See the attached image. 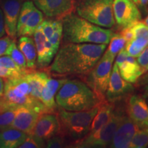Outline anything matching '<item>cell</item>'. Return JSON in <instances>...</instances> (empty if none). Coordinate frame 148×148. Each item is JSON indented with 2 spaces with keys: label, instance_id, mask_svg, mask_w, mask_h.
Returning a JSON list of instances; mask_svg holds the SVG:
<instances>
[{
  "label": "cell",
  "instance_id": "2e32d148",
  "mask_svg": "<svg viewBox=\"0 0 148 148\" xmlns=\"http://www.w3.org/2000/svg\"><path fill=\"white\" fill-rule=\"evenodd\" d=\"M33 35L37 53L36 64L40 67H45L51 63L56 53L50 42L44 35L40 25Z\"/></svg>",
  "mask_w": 148,
  "mask_h": 148
},
{
  "label": "cell",
  "instance_id": "8d00e7d4",
  "mask_svg": "<svg viewBox=\"0 0 148 148\" xmlns=\"http://www.w3.org/2000/svg\"><path fill=\"white\" fill-rule=\"evenodd\" d=\"M137 62L139 64L140 67L141 68L143 71V74L146 66L148 65V45L146 46L143 51L140 53V54L137 57Z\"/></svg>",
  "mask_w": 148,
  "mask_h": 148
},
{
  "label": "cell",
  "instance_id": "8fae6325",
  "mask_svg": "<svg viewBox=\"0 0 148 148\" xmlns=\"http://www.w3.org/2000/svg\"><path fill=\"white\" fill-rule=\"evenodd\" d=\"M134 89L132 83L125 81L121 76L117 64L114 62L106 92V101L114 103L130 95Z\"/></svg>",
  "mask_w": 148,
  "mask_h": 148
},
{
  "label": "cell",
  "instance_id": "e0dca14e",
  "mask_svg": "<svg viewBox=\"0 0 148 148\" xmlns=\"http://www.w3.org/2000/svg\"><path fill=\"white\" fill-rule=\"evenodd\" d=\"M40 113L28 107L18 106L10 127L18 129L27 135L32 134Z\"/></svg>",
  "mask_w": 148,
  "mask_h": 148
},
{
  "label": "cell",
  "instance_id": "7a4b0ae2",
  "mask_svg": "<svg viewBox=\"0 0 148 148\" xmlns=\"http://www.w3.org/2000/svg\"><path fill=\"white\" fill-rule=\"evenodd\" d=\"M63 43L108 44L114 33L71 12L61 19Z\"/></svg>",
  "mask_w": 148,
  "mask_h": 148
},
{
  "label": "cell",
  "instance_id": "f6af8a7d",
  "mask_svg": "<svg viewBox=\"0 0 148 148\" xmlns=\"http://www.w3.org/2000/svg\"><path fill=\"white\" fill-rule=\"evenodd\" d=\"M3 88H4V82H3V78L0 77V99L3 95Z\"/></svg>",
  "mask_w": 148,
  "mask_h": 148
},
{
  "label": "cell",
  "instance_id": "83f0119b",
  "mask_svg": "<svg viewBox=\"0 0 148 148\" xmlns=\"http://www.w3.org/2000/svg\"><path fill=\"white\" fill-rule=\"evenodd\" d=\"M147 45L148 40L145 38H134L131 41L126 42L125 49L129 56L137 58Z\"/></svg>",
  "mask_w": 148,
  "mask_h": 148
},
{
  "label": "cell",
  "instance_id": "d6986e66",
  "mask_svg": "<svg viewBox=\"0 0 148 148\" xmlns=\"http://www.w3.org/2000/svg\"><path fill=\"white\" fill-rule=\"evenodd\" d=\"M119 73L125 81L130 83H136L143 75V71L135 58L128 56L122 63L119 64Z\"/></svg>",
  "mask_w": 148,
  "mask_h": 148
},
{
  "label": "cell",
  "instance_id": "ac0fdd59",
  "mask_svg": "<svg viewBox=\"0 0 148 148\" xmlns=\"http://www.w3.org/2000/svg\"><path fill=\"white\" fill-rule=\"evenodd\" d=\"M66 80L67 79H53L50 77L47 80L42 88L40 101L49 112H52L56 108L55 96Z\"/></svg>",
  "mask_w": 148,
  "mask_h": 148
},
{
  "label": "cell",
  "instance_id": "cb8c5ba5",
  "mask_svg": "<svg viewBox=\"0 0 148 148\" xmlns=\"http://www.w3.org/2000/svg\"><path fill=\"white\" fill-rule=\"evenodd\" d=\"M42 21H43V13L36 7L28 19L27 20L26 23H25L18 36H32Z\"/></svg>",
  "mask_w": 148,
  "mask_h": 148
},
{
  "label": "cell",
  "instance_id": "52a82bcc",
  "mask_svg": "<svg viewBox=\"0 0 148 148\" xmlns=\"http://www.w3.org/2000/svg\"><path fill=\"white\" fill-rule=\"evenodd\" d=\"M115 57L106 52L98 60L93 68L88 72L85 78L88 85L100 99L101 102L106 101V92L112 72V66Z\"/></svg>",
  "mask_w": 148,
  "mask_h": 148
},
{
  "label": "cell",
  "instance_id": "60d3db41",
  "mask_svg": "<svg viewBox=\"0 0 148 148\" xmlns=\"http://www.w3.org/2000/svg\"><path fill=\"white\" fill-rule=\"evenodd\" d=\"M120 34L124 38L126 42L131 41L132 39H134V34H133L132 30H131L130 26L123 28Z\"/></svg>",
  "mask_w": 148,
  "mask_h": 148
},
{
  "label": "cell",
  "instance_id": "f1b7e54d",
  "mask_svg": "<svg viewBox=\"0 0 148 148\" xmlns=\"http://www.w3.org/2000/svg\"><path fill=\"white\" fill-rule=\"evenodd\" d=\"M148 145V127L139 128L135 133L131 140V148H143Z\"/></svg>",
  "mask_w": 148,
  "mask_h": 148
},
{
  "label": "cell",
  "instance_id": "4fadbf2b",
  "mask_svg": "<svg viewBox=\"0 0 148 148\" xmlns=\"http://www.w3.org/2000/svg\"><path fill=\"white\" fill-rule=\"evenodd\" d=\"M139 129L127 115L123 114L119 126L108 145L112 148H127L136 131Z\"/></svg>",
  "mask_w": 148,
  "mask_h": 148
},
{
  "label": "cell",
  "instance_id": "d6a6232c",
  "mask_svg": "<svg viewBox=\"0 0 148 148\" xmlns=\"http://www.w3.org/2000/svg\"><path fill=\"white\" fill-rule=\"evenodd\" d=\"M0 64L5 66V67L12 70V71H14L16 73L20 74V75H25L27 71H29V70L27 71H23L8 55H3L0 57Z\"/></svg>",
  "mask_w": 148,
  "mask_h": 148
},
{
  "label": "cell",
  "instance_id": "ab89813d",
  "mask_svg": "<svg viewBox=\"0 0 148 148\" xmlns=\"http://www.w3.org/2000/svg\"><path fill=\"white\" fill-rule=\"evenodd\" d=\"M40 147L36 140L32 135H27L25 140L18 148H38Z\"/></svg>",
  "mask_w": 148,
  "mask_h": 148
},
{
  "label": "cell",
  "instance_id": "d590c367",
  "mask_svg": "<svg viewBox=\"0 0 148 148\" xmlns=\"http://www.w3.org/2000/svg\"><path fill=\"white\" fill-rule=\"evenodd\" d=\"M41 29L46 38L49 39L52 35L55 27V20L47 19L42 21L40 25Z\"/></svg>",
  "mask_w": 148,
  "mask_h": 148
},
{
  "label": "cell",
  "instance_id": "30bf717a",
  "mask_svg": "<svg viewBox=\"0 0 148 148\" xmlns=\"http://www.w3.org/2000/svg\"><path fill=\"white\" fill-rule=\"evenodd\" d=\"M112 10L114 21L121 28L131 26L141 19L139 9L132 0H113Z\"/></svg>",
  "mask_w": 148,
  "mask_h": 148
},
{
  "label": "cell",
  "instance_id": "8992f818",
  "mask_svg": "<svg viewBox=\"0 0 148 148\" xmlns=\"http://www.w3.org/2000/svg\"><path fill=\"white\" fill-rule=\"evenodd\" d=\"M113 0H78L75 3L77 15L90 23L104 28H111L115 24Z\"/></svg>",
  "mask_w": 148,
  "mask_h": 148
},
{
  "label": "cell",
  "instance_id": "277c9868",
  "mask_svg": "<svg viewBox=\"0 0 148 148\" xmlns=\"http://www.w3.org/2000/svg\"><path fill=\"white\" fill-rule=\"evenodd\" d=\"M98 107L82 111H69L59 107L56 114L60 125L58 134L69 142V147L88 134Z\"/></svg>",
  "mask_w": 148,
  "mask_h": 148
},
{
  "label": "cell",
  "instance_id": "5b68a950",
  "mask_svg": "<svg viewBox=\"0 0 148 148\" xmlns=\"http://www.w3.org/2000/svg\"><path fill=\"white\" fill-rule=\"evenodd\" d=\"M0 102L13 107H28L40 114L49 112L41 101L30 95V86L25 75L5 79Z\"/></svg>",
  "mask_w": 148,
  "mask_h": 148
},
{
  "label": "cell",
  "instance_id": "4316f807",
  "mask_svg": "<svg viewBox=\"0 0 148 148\" xmlns=\"http://www.w3.org/2000/svg\"><path fill=\"white\" fill-rule=\"evenodd\" d=\"M36 8L32 1H26L22 3L21 10H20L19 15H18L17 25H16V36H18L21 32V29L26 23L29 16L32 13L33 10Z\"/></svg>",
  "mask_w": 148,
  "mask_h": 148
},
{
  "label": "cell",
  "instance_id": "836d02e7",
  "mask_svg": "<svg viewBox=\"0 0 148 148\" xmlns=\"http://www.w3.org/2000/svg\"><path fill=\"white\" fill-rule=\"evenodd\" d=\"M45 147L48 148L69 147V143L60 134H57L47 140Z\"/></svg>",
  "mask_w": 148,
  "mask_h": 148
},
{
  "label": "cell",
  "instance_id": "3957f363",
  "mask_svg": "<svg viewBox=\"0 0 148 148\" xmlns=\"http://www.w3.org/2000/svg\"><path fill=\"white\" fill-rule=\"evenodd\" d=\"M55 100L60 108L69 111L90 110L101 103L86 83L76 79H67L57 92Z\"/></svg>",
  "mask_w": 148,
  "mask_h": 148
},
{
  "label": "cell",
  "instance_id": "f546056e",
  "mask_svg": "<svg viewBox=\"0 0 148 148\" xmlns=\"http://www.w3.org/2000/svg\"><path fill=\"white\" fill-rule=\"evenodd\" d=\"M125 43H126V41L121 36V34H113L111 37L110 42H109V46L106 51L116 58L117 53L125 47Z\"/></svg>",
  "mask_w": 148,
  "mask_h": 148
},
{
  "label": "cell",
  "instance_id": "9a60e30c",
  "mask_svg": "<svg viewBox=\"0 0 148 148\" xmlns=\"http://www.w3.org/2000/svg\"><path fill=\"white\" fill-rule=\"evenodd\" d=\"M127 113L139 128L148 127V104L141 96L132 95L129 97Z\"/></svg>",
  "mask_w": 148,
  "mask_h": 148
},
{
  "label": "cell",
  "instance_id": "44dd1931",
  "mask_svg": "<svg viewBox=\"0 0 148 148\" xmlns=\"http://www.w3.org/2000/svg\"><path fill=\"white\" fill-rule=\"evenodd\" d=\"M25 77L30 86V95L40 101L42 88L49 77V75L45 72L30 69L25 74Z\"/></svg>",
  "mask_w": 148,
  "mask_h": 148
},
{
  "label": "cell",
  "instance_id": "7402d4cb",
  "mask_svg": "<svg viewBox=\"0 0 148 148\" xmlns=\"http://www.w3.org/2000/svg\"><path fill=\"white\" fill-rule=\"evenodd\" d=\"M114 109V102L105 101L100 103L98 107L97 113L92 121L88 134L96 132L107 123V122L110 119Z\"/></svg>",
  "mask_w": 148,
  "mask_h": 148
},
{
  "label": "cell",
  "instance_id": "ba28073f",
  "mask_svg": "<svg viewBox=\"0 0 148 148\" xmlns=\"http://www.w3.org/2000/svg\"><path fill=\"white\" fill-rule=\"evenodd\" d=\"M122 114L113 110L110 119L103 127L96 132L88 134L78 141L74 143L71 147L90 148L108 147L121 121Z\"/></svg>",
  "mask_w": 148,
  "mask_h": 148
},
{
  "label": "cell",
  "instance_id": "b9f144b4",
  "mask_svg": "<svg viewBox=\"0 0 148 148\" xmlns=\"http://www.w3.org/2000/svg\"><path fill=\"white\" fill-rule=\"evenodd\" d=\"M128 54H127L126 50H125V47L121 49V51H119V53H117L116 56V60H115V63L119 65L121 63L124 61L127 56H128Z\"/></svg>",
  "mask_w": 148,
  "mask_h": 148
},
{
  "label": "cell",
  "instance_id": "7dc6e473",
  "mask_svg": "<svg viewBox=\"0 0 148 148\" xmlns=\"http://www.w3.org/2000/svg\"><path fill=\"white\" fill-rule=\"evenodd\" d=\"M148 71V65L146 66V68L145 69V71H144V73H145V72H147Z\"/></svg>",
  "mask_w": 148,
  "mask_h": 148
},
{
  "label": "cell",
  "instance_id": "74e56055",
  "mask_svg": "<svg viewBox=\"0 0 148 148\" xmlns=\"http://www.w3.org/2000/svg\"><path fill=\"white\" fill-rule=\"evenodd\" d=\"M14 40H16L10 36H3L0 38V57L5 55L7 49Z\"/></svg>",
  "mask_w": 148,
  "mask_h": 148
},
{
  "label": "cell",
  "instance_id": "7bdbcfd3",
  "mask_svg": "<svg viewBox=\"0 0 148 148\" xmlns=\"http://www.w3.org/2000/svg\"><path fill=\"white\" fill-rule=\"evenodd\" d=\"M5 24L4 18H3V14L1 8H0V38L3 37L5 35Z\"/></svg>",
  "mask_w": 148,
  "mask_h": 148
},
{
  "label": "cell",
  "instance_id": "c3c4849f",
  "mask_svg": "<svg viewBox=\"0 0 148 148\" xmlns=\"http://www.w3.org/2000/svg\"><path fill=\"white\" fill-rule=\"evenodd\" d=\"M145 73H147V74H148V71H147V72H145Z\"/></svg>",
  "mask_w": 148,
  "mask_h": 148
},
{
  "label": "cell",
  "instance_id": "6da1fadb",
  "mask_svg": "<svg viewBox=\"0 0 148 148\" xmlns=\"http://www.w3.org/2000/svg\"><path fill=\"white\" fill-rule=\"evenodd\" d=\"M106 47V44L63 43L56 53L49 71L59 75H86Z\"/></svg>",
  "mask_w": 148,
  "mask_h": 148
},
{
  "label": "cell",
  "instance_id": "bcb514c9",
  "mask_svg": "<svg viewBox=\"0 0 148 148\" xmlns=\"http://www.w3.org/2000/svg\"><path fill=\"white\" fill-rule=\"evenodd\" d=\"M144 23H145L146 24V25H147V26H148V15H147V17L145 18V21H144Z\"/></svg>",
  "mask_w": 148,
  "mask_h": 148
},
{
  "label": "cell",
  "instance_id": "e575fe53",
  "mask_svg": "<svg viewBox=\"0 0 148 148\" xmlns=\"http://www.w3.org/2000/svg\"><path fill=\"white\" fill-rule=\"evenodd\" d=\"M140 90L141 97L148 104V74L143 73L136 82Z\"/></svg>",
  "mask_w": 148,
  "mask_h": 148
},
{
  "label": "cell",
  "instance_id": "f35d334b",
  "mask_svg": "<svg viewBox=\"0 0 148 148\" xmlns=\"http://www.w3.org/2000/svg\"><path fill=\"white\" fill-rule=\"evenodd\" d=\"M24 75H20V74L16 73L15 72L12 71V70L8 69L5 66L0 64V77L3 79H8L11 77H15L22 76Z\"/></svg>",
  "mask_w": 148,
  "mask_h": 148
},
{
  "label": "cell",
  "instance_id": "9c48e42d",
  "mask_svg": "<svg viewBox=\"0 0 148 148\" xmlns=\"http://www.w3.org/2000/svg\"><path fill=\"white\" fill-rule=\"evenodd\" d=\"M60 125L57 114L52 112H43L38 116L32 135L40 147H45L49 138L59 134Z\"/></svg>",
  "mask_w": 148,
  "mask_h": 148
},
{
  "label": "cell",
  "instance_id": "603a6c76",
  "mask_svg": "<svg viewBox=\"0 0 148 148\" xmlns=\"http://www.w3.org/2000/svg\"><path fill=\"white\" fill-rule=\"evenodd\" d=\"M18 47L25 56L27 67L29 69H34L36 67L37 53L33 38L30 36H20L18 40Z\"/></svg>",
  "mask_w": 148,
  "mask_h": 148
},
{
  "label": "cell",
  "instance_id": "7c38bea8",
  "mask_svg": "<svg viewBox=\"0 0 148 148\" xmlns=\"http://www.w3.org/2000/svg\"><path fill=\"white\" fill-rule=\"evenodd\" d=\"M38 10L47 17L62 19L75 8V0H32Z\"/></svg>",
  "mask_w": 148,
  "mask_h": 148
},
{
  "label": "cell",
  "instance_id": "484cf974",
  "mask_svg": "<svg viewBox=\"0 0 148 148\" xmlns=\"http://www.w3.org/2000/svg\"><path fill=\"white\" fill-rule=\"evenodd\" d=\"M5 55L9 56L23 71H27L30 70L27 67L26 60H25L23 53L21 52V50L18 49V46L16 45V40H14L10 44L8 49H7Z\"/></svg>",
  "mask_w": 148,
  "mask_h": 148
},
{
  "label": "cell",
  "instance_id": "1f68e13d",
  "mask_svg": "<svg viewBox=\"0 0 148 148\" xmlns=\"http://www.w3.org/2000/svg\"><path fill=\"white\" fill-rule=\"evenodd\" d=\"M134 38H145L148 40V26L144 22L138 21L130 26Z\"/></svg>",
  "mask_w": 148,
  "mask_h": 148
},
{
  "label": "cell",
  "instance_id": "ee69618b",
  "mask_svg": "<svg viewBox=\"0 0 148 148\" xmlns=\"http://www.w3.org/2000/svg\"><path fill=\"white\" fill-rule=\"evenodd\" d=\"M138 8L145 9L148 5V0H132Z\"/></svg>",
  "mask_w": 148,
  "mask_h": 148
},
{
  "label": "cell",
  "instance_id": "ffe728a7",
  "mask_svg": "<svg viewBox=\"0 0 148 148\" xmlns=\"http://www.w3.org/2000/svg\"><path fill=\"white\" fill-rule=\"evenodd\" d=\"M27 136L19 130L9 127L0 131V148H18Z\"/></svg>",
  "mask_w": 148,
  "mask_h": 148
},
{
  "label": "cell",
  "instance_id": "d4e9b609",
  "mask_svg": "<svg viewBox=\"0 0 148 148\" xmlns=\"http://www.w3.org/2000/svg\"><path fill=\"white\" fill-rule=\"evenodd\" d=\"M16 108L0 102V131L11 127Z\"/></svg>",
  "mask_w": 148,
  "mask_h": 148
},
{
  "label": "cell",
  "instance_id": "5bb4252c",
  "mask_svg": "<svg viewBox=\"0 0 148 148\" xmlns=\"http://www.w3.org/2000/svg\"><path fill=\"white\" fill-rule=\"evenodd\" d=\"M23 0H1V5L3 18H4L5 31L10 38L16 40V25L18 15Z\"/></svg>",
  "mask_w": 148,
  "mask_h": 148
},
{
  "label": "cell",
  "instance_id": "4dcf8cb0",
  "mask_svg": "<svg viewBox=\"0 0 148 148\" xmlns=\"http://www.w3.org/2000/svg\"><path fill=\"white\" fill-rule=\"evenodd\" d=\"M62 38V23L61 20H55L54 30L50 38L48 39L52 46L54 52L56 53L60 48L61 40Z\"/></svg>",
  "mask_w": 148,
  "mask_h": 148
}]
</instances>
